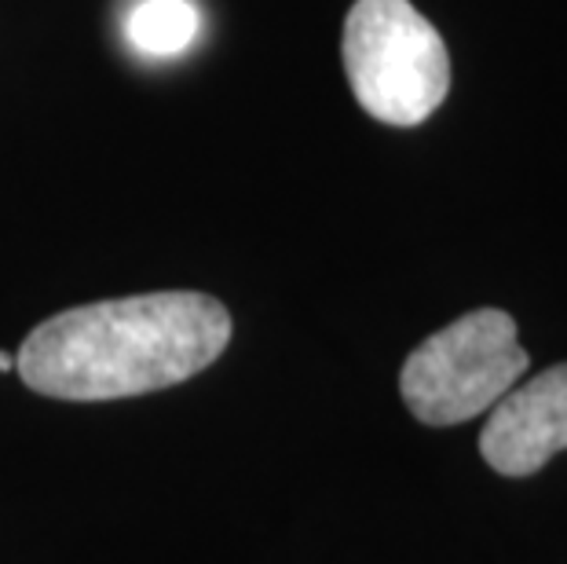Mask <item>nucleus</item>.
<instances>
[{
  "label": "nucleus",
  "instance_id": "obj_5",
  "mask_svg": "<svg viewBox=\"0 0 567 564\" xmlns=\"http://www.w3.org/2000/svg\"><path fill=\"white\" fill-rule=\"evenodd\" d=\"M198 11L187 0H147L132 11L128 41L147 55H176L195 41Z\"/></svg>",
  "mask_w": 567,
  "mask_h": 564
},
{
  "label": "nucleus",
  "instance_id": "obj_3",
  "mask_svg": "<svg viewBox=\"0 0 567 564\" xmlns=\"http://www.w3.org/2000/svg\"><path fill=\"white\" fill-rule=\"evenodd\" d=\"M527 363L509 311L476 308L406 356L400 392L417 422L457 425L491 411L524 378Z\"/></svg>",
  "mask_w": 567,
  "mask_h": 564
},
{
  "label": "nucleus",
  "instance_id": "obj_6",
  "mask_svg": "<svg viewBox=\"0 0 567 564\" xmlns=\"http://www.w3.org/2000/svg\"><path fill=\"white\" fill-rule=\"evenodd\" d=\"M0 370H16V356H11V352H0Z\"/></svg>",
  "mask_w": 567,
  "mask_h": 564
},
{
  "label": "nucleus",
  "instance_id": "obj_1",
  "mask_svg": "<svg viewBox=\"0 0 567 564\" xmlns=\"http://www.w3.org/2000/svg\"><path fill=\"white\" fill-rule=\"evenodd\" d=\"M231 341V311L198 290L136 294L44 319L16 356L27 389L100 403L202 375Z\"/></svg>",
  "mask_w": 567,
  "mask_h": 564
},
{
  "label": "nucleus",
  "instance_id": "obj_4",
  "mask_svg": "<svg viewBox=\"0 0 567 564\" xmlns=\"http://www.w3.org/2000/svg\"><path fill=\"white\" fill-rule=\"evenodd\" d=\"M484 462L502 476H530L567 451V363L513 386L491 407L480 433Z\"/></svg>",
  "mask_w": 567,
  "mask_h": 564
},
{
  "label": "nucleus",
  "instance_id": "obj_2",
  "mask_svg": "<svg viewBox=\"0 0 567 564\" xmlns=\"http://www.w3.org/2000/svg\"><path fill=\"white\" fill-rule=\"evenodd\" d=\"M341 52L359 106L384 125L429 122L451 92L446 44L410 0H355Z\"/></svg>",
  "mask_w": 567,
  "mask_h": 564
}]
</instances>
